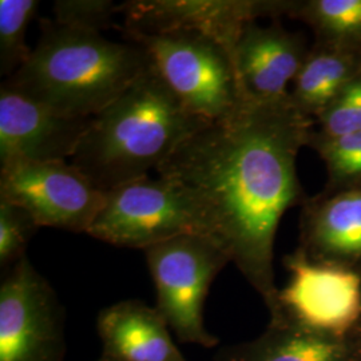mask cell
<instances>
[{"label":"cell","mask_w":361,"mask_h":361,"mask_svg":"<svg viewBox=\"0 0 361 361\" xmlns=\"http://www.w3.org/2000/svg\"><path fill=\"white\" fill-rule=\"evenodd\" d=\"M65 308L28 257L0 284V361H65Z\"/></svg>","instance_id":"7"},{"label":"cell","mask_w":361,"mask_h":361,"mask_svg":"<svg viewBox=\"0 0 361 361\" xmlns=\"http://www.w3.org/2000/svg\"><path fill=\"white\" fill-rule=\"evenodd\" d=\"M37 0H0V74L11 77L26 63L32 50L27 28L38 11Z\"/></svg>","instance_id":"19"},{"label":"cell","mask_w":361,"mask_h":361,"mask_svg":"<svg viewBox=\"0 0 361 361\" xmlns=\"http://www.w3.org/2000/svg\"><path fill=\"white\" fill-rule=\"evenodd\" d=\"M122 31L147 51L159 75L195 116L214 123L244 104L232 52L217 40L193 32Z\"/></svg>","instance_id":"5"},{"label":"cell","mask_w":361,"mask_h":361,"mask_svg":"<svg viewBox=\"0 0 361 361\" xmlns=\"http://www.w3.org/2000/svg\"><path fill=\"white\" fill-rule=\"evenodd\" d=\"M288 0H133L118 6L126 30L146 34L193 32L229 51L244 27L259 16H284Z\"/></svg>","instance_id":"10"},{"label":"cell","mask_w":361,"mask_h":361,"mask_svg":"<svg viewBox=\"0 0 361 361\" xmlns=\"http://www.w3.org/2000/svg\"><path fill=\"white\" fill-rule=\"evenodd\" d=\"M39 226L23 207L0 198V267L10 269L26 257L27 245Z\"/></svg>","instance_id":"20"},{"label":"cell","mask_w":361,"mask_h":361,"mask_svg":"<svg viewBox=\"0 0 361 361\" xmlns=\"http://www.w3.org/2000/svg\"><path fill=\"white\" fill-rule=\"evenodd\" d=\"M214 361H361V335L337 338L280 319L257 338L219 349Z\"/></svg>","instance_id":"15"},{"label":"cell","mask_w":361,"mask_h":361,"mask_svg":"<svg viewBox=\"0 0 361 361\" xmlns=\"http://www.w3.org/2000/svg\"><path fill=\"white\" fill-rule=\"evenodd\" d=\"M37 47L6 85L71 118H92L152 66L142 46L43 19Z\"/></svg>","instance_id":"3"},{"label":"cell","mask_w":361,"mask_h":361,"mask_svg":"<svg viewBox=\"0 0 361 361\" xmlns=\"http://www.w3.org/2000/svg\"><path fill=\"white\" fill-rule=\"evenodd\" d=\"M54 13L59 25L101 32L113 26L118 6L110 0H61L55 3Z\"/></svg>","instance_id":"22"},{"label":"cell","mask_w":361,"mask_h":361,"mask_svg":"<svg viewBox=\"0 0 361 361\" xmlns=\"http://www.w3.org/2000/svg\"><path fill=\"white\" fill-rule=\"evenodd\" d=\"M91 118H71L1 83L0 164L51 162L74 157Z\"/></svg>","instance_id":"11"},{"label":"cell","mask_w":361,"mask_h":361,"mask_svg":"<svg viewBox=\"0 0 361 361\" xmlns=\"http://www.w3.org/2000/svg\"><path fill=\"white\" fill-rule=\"evenodd\" d=\"M289 281L279 290V316L312 332L337 338L361 325V276L312 262L298 249L284 258Z\"/></svg>","instance_id":"9"},{"label":"cell","mask_w":361,"mask_h":361,"mask_svg":"<svg viewBox=\"0 0 361 361\" xmlns=\"http://www.w3.org/2000/svg\"><path fill=\"white\" fill-rule=\"evenodd\" d=\"M360 73L361 47L314 40L293 80L290 99L316 121Z\"/></svg>","instance_id":"16"},{"label":"cell","mask_w":361,"mask_h":361,"mask_svg":"<svg viewBox=\"0 0 361 361\" xmlns=\"http://www.w3.org/2000/svg\"><path fill=\"white\" fill-rule=\"evenodd\" d=\"M210 123L180 102L153 65L91 118L71 164L109 192L147 177Z\"/></svg>","instance_id":"2"},{"label":"cell","mask_w":361,"mask_h":361,"mask_svg":"<svg viewBox=\"0 0 361 361\" xmlns=\"http://www.w3.org/2000/svg\"><path fill=\"white\" fill-rule=\"evenodd\" d=\"M310 147L325 164L326 183L323 192L361 189V131L332 140L317 138L312 134Z\"/></svg>","instance_id":"18"},{"label":"cell","mask_w":361,"mask_h":361,"mask_svg":"<svg viewBox=\"0 0 361 361\" xmlns=\"http://www.w3.org/2000/svg\"><path fill=\"white\" fill-rule=\"evenodd\" d=\"M157 292L155 308L180 343L214 348L217 336L204 323L210 285L226 264L229 252L213 235L183 234L143 250Z\"/></svg>","instance_id":"6"},{"label":"cell","mask_w":361,"mask_h":361,"mask_svg":"<svg viewBox=\"0 0 361 361\" xmlns=\"http://www.w3.org/2000/svg\"><path fill=\"white\" fill-rule=\"evenodd\" d=\"M87 234L111 245L142 250L183 234L216 237L200 200L162 177H143L106 192L104 207Z\"/></svg>","instance_id":"4"},{"label":"cell","mask_w":361,"mask_h":361,"mask_svg":"<svg viewBox=\"0 0 361 361\" xmlns=\"http://www.w3.org/2000/svg\"><path fill=\"white\" fill-rule=\"evenodd\" d=\"M97 361H118V360H114V359H111V357H107V356H104V355H102V356H101V357H99V359H98V360Z\"/></svg>","instance_id":"23"},{"label":"cell","mask_w":361,"mask_h":361,"mask_svg":"<svg viewBox=\"0 0 361 361\" xmlns=\"http://www.w3.org/2000/svg\"><path fill=\"white\" fill-rule=\"evenodd\" d=\"M314 122L313 135L323 140L361 131V73Z\"/></svg>","instance_id":"21"},{"label":"cell","mask_w":361,"mask_h":361,"mask_svg":"<svg viewBox=\"0 0 361 361\" xmlns=\"http://www.w3.org/2000/svg\"><path fill=\"white\" fill-rule=\"evenodd\" d=\"M285 16L307 23L314 40L361 47V0H292Z\"/></svg>","instance_id":"17"},{"label":"cell","mask_w":361,"mask_h":361,"mask_svg":"<svg viewBox=\"0 0 361 361\" xmlns=\"http://www.w3.org/2000/svg\"><path fill=\"white\" fill-rule=\"evenodd\" d=\"M314 128V119L304 116L290 95L245 99L229 118L180 143L157 169L207 209L216 238L264 300L271 320L279 316L274 238L285 212L308 198L297 155L310 146Z\"/></svg>","instance_id":"1"},{"label":"cell","mask_w":361,"mask_h":361,"mask_svg":"<svg viewBox=\"0 0 361 361\" xmlns=\"http://www.w3.org/2000/svg\"><path fill=\"white\" fill-rule=\"evenodd\" d=\"M102 355L118 361H188L157 308L125 300L101 310L97 320Z\"/></svg>","instance_id":"14"},{"label":"cell","mask_w":361,"mask_h":361,"mask_svg":"<svg viewBox=\"0 0 361 361\" xmlns=\"http://www.w3.org/2000/svg\"><path fill=\"white\" fill-rule=\"evenodd\" d=\"M297 249L312 262L361 276V189L308 197Z\"/></svg>","instance_id":"13"},{"label":"cell","mask_w":361,"mask_h":361,"mask_svg":"<svg viewBox=\"0 0 361 361\" xmlns=\"http://www.w3.org/2000/svg\"><path fill=\"white\" fill-rule=\"evenodd\" d=\"M0 198L23 207L39 226L87 233L106 192L66 161H11L0 168Z\"/></svg>","instance_id":"8"},{"label":"cell","mask_w":361,"mask_h":361,"mask_svg":"<svg viewBox=\"0 0 361 361\" xmlns=\"http://www.w3.org/2000/svg\"><path fill=\"white\" fill-rule=\"evenodd\" d=\"M310 49L301 34L286 31L279 22L269 26L247 23L233 50L238 83L246 99L273 101L289 95Z\"/></svg>","instance_id":"12"}]
</instances>
